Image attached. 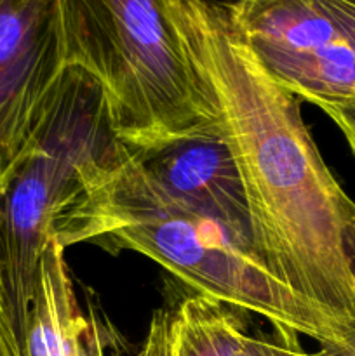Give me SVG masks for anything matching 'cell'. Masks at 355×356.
<instances>
[{"label":"cell","mask_w":355,"mask_h":356,"mask_svg":"<svg viewBox=\"0 0 355 356\" xmlns=\"http://www.w3.org/2000/svg\"><path fill=\"white\" fill-rule=\"evenodd\" d=\"M195 90L232 149L261 263L355 343V202L301 115L233 23L228 3L160 0Z\"/></svg>","instance_id":"1"},{"label":"cell","mask_w":355,"mask_h":356,"mask_svg":"<svg viewBox=\"0 0 355 356\" xmlns=\"http://www.w3.org/2000/svg\"><path fill=\"white\" fill-rule=\"evenodd\" d=\"M54 236L65 249L93 243L155 261L195 294L261 316L322 346H348L340 330L267 270L253 247L174 197L118 139L80 169Z\"/></svg>","instance_id":"2"},{"label":"cell","mask_w":355,"mask_h":356,"mask_svg":"<svg viewBox=\"0 0 355 356\" xmlns=\"http://www.w3.org/2000/svg\"><path fill=\"white\" fill-rule=\"evenodd\" d=\"M65 68L101 87L111 134L138 153L218 134L160 0H56Z\"/></svg>","instance_id":"3"},{"label":"cell","mask_w":355,"mask_h":356,"mask_svg":"<svg viewBox=\"0 0 355 356\" xmlns=\"http://www.w3.org/2000/svg\"><path fill=\"white\" fill-rule=\"evenodd\" d=\"M113 138L101 87L82 70L65 68L0 193V268L23 341L45 243L75 195L82 165Z\"/></svg>","instance_id":"4"},{"label":"cell","mask_w":355,"mask_h":356,"mask_svg":"<svg viewBox=\"0 0 355 356\" xmlns=\"http://www.w3.org/2000/svg\"><path fill=\"white\" fill-rule=\"evenodd\" d=\"M233 23L299 101H355V47L313 0H233Z\"/></svg>","instance_id":"5"},{"label":"cell","mask_w":355,"mask_h":356,"mask_svg":"<svg viewBox=\"0 0 355 356\" xmlns=\"http://www.w3.org/2000/svg\"><path fill=\"white\" fill-rule=\"evenodd\" d=\"M63 72L56 0H0V193Z\"/></svg>","instance_id":"6"},{"label":"cell","mask_w":355,"mask_h":356,"mask_svg":"<svg viewBox=\"0 0 355 356\" xmlns=\"http://www.w3.org/2000/svg\"><path fill=\"white\" fill-rule=\"evenodd\" d=\"M138 156L174 197L221 222L240 242L254 249L242 177L221 136L181 139Z\"/></svg>","instance_id":"7"},{"label":"cell","mask_w":355,"mask_h":356,"mask_svg":"<svg viewBox=\"0 0 355 356\" xmlns=\"http://www.w3.org/2000/svg\"><path fill=\"white\" fill-rule=\"evenodd\" d=\"M26 356H106L94 320L80 309L66 249L51 236L38 266L28 315Z\"/></svg>","instance_id":"8"},{"label":"cell","mask_w":355,"mask_h":356,"mask_svg":"<svg viewBox=\"0 0 355 356\" xmlns=\"http://www.w3.org/2000/svg\"><path fill=\"white\" fill-rule=\"evenodd\" d=\"M240 309L194 294L173 313L176 356H242L247 341Z\"/></svg>","instance_id":"9"},{"label":"cell","mask_w":355,"mask_h":356,"mask_svg":"<svg viewBox=\"0 0 355 356\" xmlns=\"http://www.w3.org/2000/svg\"><path fill=\"white\" fill-rule=\"evenodd\" d=\"M242 356H322L320 351L308 353L299 344V336L289 330L274 329L271 334L247 336Z\"/></svg>","instance_id":"10"},{"label":"cell","mask_w":355,"mask_h":356,"mask_svg":"<svg viewBox=\"0 0 355 356\" xmlns=\"http://www.w3.org/2000/svg\"><path fill=\"white\" fill-rule=\"evenodd\" d=\"M138 356H176L173 344V313L167 309H157L153 313Z\"/></svg>","instance_id":"11"},{"label":"cell","mask_w":355,"mask_h":356,"mask_svg":"<svg viewBox=\"0 0 355 356\" xmlns=\"http://www.w3.org/2000/svg\"><path fill=\"white\" fill-rule=\"evenodd\" d=\"M0 356H26L24 341L21 339L13 312H10V301L2 268H0Z\"/></svg>","instance_id":"12"},{"label":"cell","mask_w":355,"mask_h":356,"mask_svg":"<svg viewBox=\"0 0 355 356\" xmlns=\"http://www.w3.org/2000/svg\"><path fill=\"white\" fill-rule=\"evenodd\" d=\"M313 104L334 122L355 156V101H317Z\"/></svg>","instance_id":"13"},{"label":"cell","mask_w":355,"mask_h":356,"mask_svg":"<svg viewBox=\"0 0 355 356\" xmlns=\"http://www.w3.org/2000/svg\"><path fill=\"white\" fill-rule=\"evenodd\" d=\"M355 47V0H313Z\"/></svg>","instance_id":"14"},{"label":"cell","mask_w":355,"mask_h":356,"mask_svg":"<svg viewBox=\"0 0 355 356\" xmlns=\"http://www.w3.org/2000/svg\"><path fill=\"white\" fill-rule=\"evenodd\" d=\"M319 351L322 356H355V343L350 346H322Z\"/></svg>","instance_id":"15"}]
</instances>
